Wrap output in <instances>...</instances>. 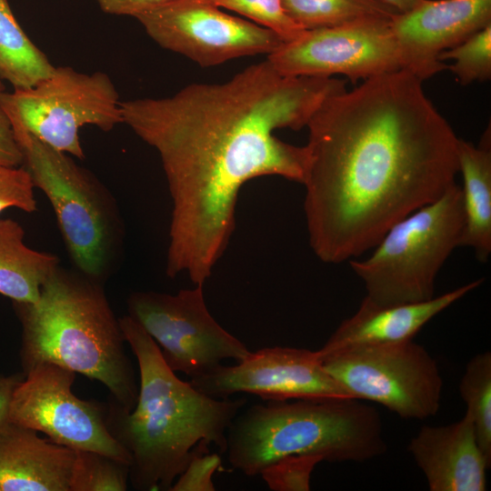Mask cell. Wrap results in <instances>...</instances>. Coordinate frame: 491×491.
<instances>
[{
	"mask_svg": "<svg viewBox=\"0 0 491 491\" xmlns=\"http://www.w3.org/2000/svg\"><path fill=\"white\" fill-rule=\"evenodd\" d=\"M125 342L137 359L139 389L135 407L105 405L113 436L131 456L129 481L135 490L170 491L198 453L214 444L226 451L227 430L246 399L215 398L177 377L153 338L128 315L119 318Z\"/></svg>",
	"mask_w": 491,
	"mask_h": 491,
	"instance_id": "obj_3",
	"label": "cell"
},
{
	"mask_svg": "<svg viewBox=\"0 0 491 491\" xmlns=\"http://www.w3.org/2000/svg\"><path fill=\"white\" fill-rule=\"evenodd\" d=\"M406 69L327 97L309 119L302 185L310 247L326 264L373 248L458 174V137Z\"/></svg>",
	"mask_w": 491,
	"mask_h": 491,
	"instance_id": "obj_2",
	"label": "cell"
},
{
	"mask_svg": "<svg viewBox=\"0 0 491 491\" xmlns=\"http://www.w3.org/2000/svg\"><path fill=\"white\" fill-rule=\"evenodd\" d=\"M459 392L472 417L476 439L491 463V354H478L467 363Z\"/></svg>",
	"mask_w": 491,
	"mask_h": 491,
	"instance_id": "obj_23",
	"label": "cell"
},
{
	"mask_svg": "<svg viewBox=\"0 0 491 491\" xmlns=\"http://www.w3.org/2000/svg\"><path fill=\"white\" fill-rule=\"evenodd\" d=\"M228 462L254 476L289 456L363 462L384 454L379 413L356 398L268 401L240 410L226 435Z\"/></svg>",
	"mask_w": 491,
	"mask_h": 491,
	"instance_id": "obj_5",
	"label": "cell"
},
{
	"mask_svg": "<svg viewBox=\"0 0 491 491\" xmlns=\"http://www.w3.org/2000/svg\"><path fill=\"white\" fill-rule=\"evenodd\" d=\"M135 18L162 48L203 67L242 56L268 55L285 43L275 32L203 0H172Z\"/></svg>",
	"mask_w": 491,
	"mask_h": 491,
	"instance_id": "obj_12",
	"label": "cell"
},
{
	"mask_svg": "<svg viewBox=\"0 0 491 491\" xmlns=\"http://www.w3.org/2000/svg\"><path fill=\"white\" fill-rule=\"evenodd\" d=\"M249 18L255 24L278 35L285 43L299 38L305 29L286 13L282 0H203Z\"/></svg>",
	"mask_w": 491,
	"mask_h": 491,
	"instance_id": "obj_26",
	"label": "cell"
},
{
	"mask_svg": "<svg viewBox=\"0 0 491 491\" xmlns=\"http://www.w3.org/2000/svg\"><path fill=\"white\" fill-rule=\"evenodd\" d=\"M70 491H125L129 481V464L88 450H75Z\"/></svg>",
	"mask_w": 491,
	"mask_h": 491,
	"instance_id": "obj_24",
	"label": "cell"
},
{
	"mask_svg": "<svg viewBox=\"0 0 491 491\" xmlns=\"http://www.w3.org/2000/svg\"><path fill=\"white\" fill-rule=\"evenodd\" d=\"M216 453L204 451L196 454L184 472L175 479L170 491H214L213 475L221 466Z\"/></svg>",
	"mask_w": 491,
	"mask_h": 491,
	"instance_id": "obj_29",
	"label": "cell"
},
{
	"mask_svg": "<svg viewBox=\"0 0 491 491\" xmlns=\"http://www.w3.org/2000/svg\"><path fill=\"white\" fill-rule=\"evenodd\" d=\"M287 15L305 30L366 18L392 19L399 14L383 0H282Z\"/></svg>",
	"mask_w": 491,
	"mask_h": 491,
	"instance_id": "obj_22",
	"label": "cell"
},
{
	"mask_svg": "<svg viewBox=\"0 0 491 491\" xmlns=\"http://www.w3.org/2000/svg\"><path fill=\"white\" fill-rule=\"evenodd\" d=\"M0 107L45 144L78 159L85 158L80 128L95 125L107 132L123 123L121 101L110 77L69 66L55 67L32 87L1 91Z\"/></svg>",
	"mask_w": 491,
	"mask_h": 491,
	"instance_id": "obj_8",
	"label": "cell"
},
{
	"mask_svg": "<svg viewBox=\"0 0 491 491\" xmlns=\"http://www.w3.org/2000/svg\"><path fill=\"white\" fill-rule=\"evenodd\" d=\"M461 187L452 185L441 196L394 224L366 258L348 261L366 297L389 306L433 298L436 276L464 229Z\"/></svg>",
	"mask_w": 491,
	"mask_h": 491,
	"instance_id": "obj_7",
	"label": "cell"
},
{
	"mask_svg": "<svg viewBox=\"0 0 491 491\" xmlns=\"http://www.w3.org/2000/svg\"><path fill=\"white\" fill-rule=\"evenodd\" d=\"M13 307L22 326L24 374L53 363L99 381L125 410L135 407L139 383L101 282L59 266L35 303Z\"/></svg>",
	"mask_w": 491,
	"mask_h": 491,
	"instance_id": "obj_4",
	"label": "cell"
},
{
	"mask_svg": "<svg viewBox=\"0 0 491 491\" xmlns=\"http://www.w3.org/2000/svg\"><path fill=\"white\" fill-rule=\"evenodd\" d=\"M75 451L8 420L0 427V491H70Z\"/></svg>",
	"mask_w": 491,
	"mask_h": 491,
	"instance_id": "obj_18",
	"label": "cell"
},
{
	"mask_svg": "<svg viewBox=\"0 0 491 491\" xmlns=\"http://www.w3.org/2000/svg\"><path fill=\"white\" fill-rule=\"evenodd\" d=\"M35 188L29 173L23 165H0V213L11 207L25 213L36 211Z\"/></svg>",
	"mask_w": 491,
	"mask_h": 491,
	"instance_id": "obj_28",
	"label": "cell"
},
{
	"mask_svg": "<svg viewBox=\"0 0 491 491\" xmlns=\"http://www.w3.org/2000/svg\"><path fill=\"white\" fill-rule=\"evenodd\" d=\"M189 382L215 398H229L236 393L268 401L354 398L325 370L317 351L306 348H261L234 366L220 365Z\"/></svg>",
	"mask_w": 491,
	"mask_h": 491,
	"instance_id": "obj_14",
	"label": "cell"
},
{
	"mask_svg": "<svg viewBox=\"0 0 491 491\" xmlns=\"http://www.w3.org/2000/svg\"><path fill=\"white\" fill-rule=\"evenodd\" d=\"M5 90L0 79V92ZM23 164V155L15 140L12 124L6 114L0 107V165L19 166Z\"/></svg>",
	"mask_w": 491,
	"mask_h": 491,
	"instance_id": "obj_30",
	"label": "cell"
},
{
	"mask_svg": "<svg viewBox=\"0 0 491 491\" xmlns=\"http://www.w3.org/2000/svg\"><path fill=\"white\" fill-rule=\"evenodd\" d=\"M318 356L325 370L354 398L376 402L403 418L425 419L439 409V368L413 340L346 347Z\"/></svg>",
	"mask_w": 491,
	"mask_h": 491,
	"instance_id": "obj_9",
	"label": "cell"
},
{
	"mask_svg": "<svg viewBox=\"0 0 491 491\" xmlns=\"http://www.w3.org/2000/svg\"><path fill=\"white\" fill-rule=\"evenodd\" d=\"M24 375L11 398L10 421L73 450L98 452L130 466V454L109 431L105 405L73 393L74 371L41 363Z\"/></svg>",
	"mask_w": 491,
	"mask_h": 491,
	"instance_id": "obj_11",
	"label": "cell"
},
{
	"mask_svg": "<svg viewBox=\"0 0 491 491\" xmlns=\"http://www.w3.org/2000/svg\"><path fill=\"white\" fill-rule=\"evenodd\" d=\"M491 24V0H424L396 15L391 28L404 69L422 81L447 69L438 55Z\"/></svg>",
	"mask_w": 491,
	"mask_h": 491,
	"instance_id": "obj_15",
	"label": "cell"
},
{
	"mask_svg": "<svg viewBox=\"0 0 491 491\" xmlns=\"http://www.w3.org/2000/svg\"><path fill=\"white\" fill-rule=\"evenodd\" d=\"M458 173L464 207L460 246H467L480 262L491 254V133L488 127L478 145L458 138Z\"/></svg>",
	"mask_w": 491,
	"mask_h": 491,
	"instance_id": "obj_19",
	"label": "cell"
},
{
	"mask_svg": "<svg viewBox=\"0 0 491 491\" xmlns=\"http://www.w3.org/2000/svg\"><path fill=\"white\" fill-rule=\"evenodd\" d=\"M346 81L281 75L266 59L220 84L121 101L123 123L155 148L172 200L166 275L205 285L229 245L239 192L267 175L302 184L306 153L275 135L300 130Z\"/></svg>",
	"mask_w": 491,
	"mask_h": 491,
	"instance_id": "obj_1",
	"label": "cell"
},
{
	"mask_svg": "<svg viewBox=\"0 0 491 491\" xmlns=\"http://www.w3.org/2000/svg\"><path fill=\"white\" fill-rule=\"evenodd\" d=\"M15 220L0 219V294L12 302L35 303L42 287L60 266L57 256L27 246Z\"/></svg>",
	"mask_w": 491,
	"mask_h": 491,
	"instance_id": "obj_20",
	"label": "cell"
},
{
	"mask_svg": "<svg viewBox=\"0 0 491 491\" xmlns=\"http://www.w3.org/2000/svg\"><path fill=\"white\" fill-rule=\"evenodd\" d=\"M391 20L366 18L306 30L267 60L284 75H343L356 83L404 69Z\"/></svg>",
	"mask_w": 491,
	"mask_h": 491,
	"instance_id": "obj_13",
	"label": "cell"
},
{
	"mask_svg": "<svg viewBox=\"0 0 491 491\" xmlns=\"http://www.w3.org/2000/svg\"><path fill=\"white\" fill-rule=\"evenodd\" d=\"M482 281H472L417 303L383 306L365 296L356 313L341 322L317 353L326 355L346 347L413 340L433 317L478 287Z\"/></svg>",
	"mask_w": 491,
	"mask_h": 491,
	"instance_id": "obj_17",
	"label": "cell"
},
{
	"mask_svg": "<svg viewBox=\"0 0 491 491\" xmlns=\"http://www.w3.org/2000/svg\"><path fill=\"white\" fill-rule=\"evenodd\" d=\"M453 59L447 66L462 85L485 82L491 77V24L459 45L442 52L438 60Z\"/></svg>",
	"mask_w": 491,
	"mask_h": 491,
	"instance_id": "obj_25",
	"label": "cell"
},
{
	"mask_svg": "<svg viewBox=\"0 0 491 491\" xmlns=\"http://www.w3.org/2000/svg\"><path fill=\"white\" fill-rule=\"evenodd\" d=\"M423 471L430 491H484L491 463L478 445L466 411L453 424L424 426L407 447Z\"/></svg>",
	"mask_w": 491,
	"mask_h": 491,
	"instance_id": "obj_16",
	"label": "cell"
},
{
	"mask_svg": "<svg viewBox=\"0 0 491 491\" xmlns=\"http://www.w3.org/2000/svg\"><path fill=\"white\" fill-rule=\"evenodd\" d=\"M128 316L156 343L167 366L190 379L204 376L226 359L242 361L251 352L207 309L203 285L176 294L133 292Z\"/></svg>",
	"mask_w": 491,
	"mask_h": 491,
	"instance_id": "obj_10",
	"label": "cell"
},
{
	"mask_svg": "<svg viewBox=\"0 0 491 491\" xmlns=\"http://www.w3.org/2000/svg\"><path fill=\"white\" fill-rule=\"evenodd\" d=\"M321 461L316 456H289L266 466L259 475L273 491H307L311 473Z\"/></svg>",
	"mask_w": 491,
	"mask_h": 491,
	"instance_id": "obj_27",
	"label": "cell"
},
{
	"mask_svg": "<svg viewBox=\"0 0 491 491\" xmlns=\"http://www.w3.org/2000/svg\"><path fill=\"white\" fill-rule=\"evenodd\" d=\"M385 3L394 7L399 13L407 12L417 5L424 0H383Z\"/></svg>",
	"mask_w": 491,
	"mask_h": 491,
	"instance_id": "obj_33",
	"label": "cell"
},
{
	"mask_svg": "<svg viewBox=\"0 0 491 491\" xmlns=\"http://www.w3.org/2000/svg\"><path fill=\"white\" fill-rule=\"evenodd\" d=\"M99 8L105 14L129 15L135 17L150 8L172 0H95Z\"/></svg>",
	"mask_w": 491,
	"mask_h": 491,
	"instance_id": "obj_31",
	"label": "cell"
},
{
	"mask_svg": "<svg viewBox=\"0 0 491 491\" xmlns=\"http://www.w3.org/2000/svg\"><path fill=\"white\" fill-rule=\"evenodd\" d=\"M55 66L24 32L8 0H0V79L26 89L49 76Z\"/></svg>",
	"mask_w": 491,
	"mask_h": 491,
	"instance_id": "obj_21",
	"label": "cell"
},
{
	"mask_svg": "<svg viewBox=\"0 0 491 491\" xmlns=\"http://www.w3.org/2000/svg\"><path fill=\"white\" fill-rule=\"evenodd\" d=\"M25 377L23 374L0 375V427L9 420V406L13 393Z\"/></svg>",
	"mask_w": 491,
	"mask_h": 491,
	"instance_id": "obj_32",
	"label": "cell"
},
{
	"mask_svg": "<svg viewBox=\"0 0 491 491\" xmlns=\"http://www.w3.org/2000/svg\"><path fill=\"white\" fill-rule=\"evenodd\" d=\"M9 120L22 165L49 200L71 261L79 272L104 282L120 258L125 237L114 196L68 154L45 144L17 120Z\"/></svg>",
	"mask_w": 491,
	"mask_h": 491,
	"instance_id": "obj_6",
	"label": "cell"
}]
</instances>
